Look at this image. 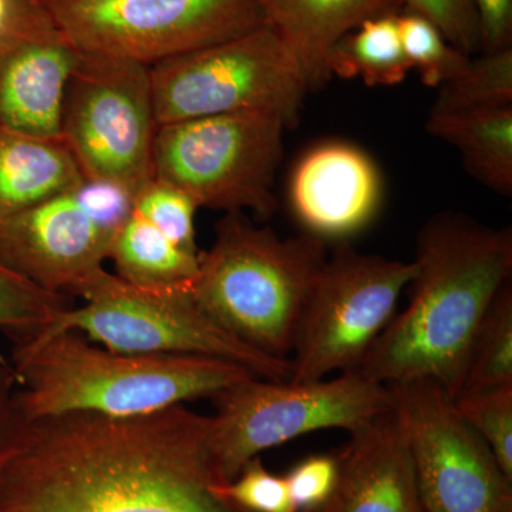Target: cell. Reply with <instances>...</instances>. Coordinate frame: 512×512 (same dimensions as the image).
Masks as SVG:
<instances>
[{
  "label": "cell",
  "mask_w": 512,
  "mask_h": 512,
  "mask_svg": "<svg viewBox=\"0 0 512 512\" xmlns=\"http://www.w3.org/2000/svg\"><path fill=\"white\" fill-rule=\"evenodd\" d=\"M228 483L211 417L69 413L26 421L0 457V512H248Z\"/></svg>",
  "instance_id": "1"
},
{
  "label": "cell",
  "mask_w": 512,
  "mask_h": 512,
  "mask_svg": "<svg viewBox=\"0 0 512 512\" xmlns=\"http://www.w3.org/2000/svg\"><path fill=\"white\" fill-rule=\"evenodd\" d=\"M413 262L409 305L352 372L387 386L430 379L454 400L478 323L511 279L512 232L436 215L417 235Z\"/></svg>",
  "instance_id": "2"
},
{
  "label": "cell",
  "mask_w": 512,
  "mask_h": 512,
  "mask_svg": "<svg viewBox=\"0 0 512 512\" xmlns=\"http://www.w3.org/2000/svg\"><path fill=\"white\" fill-rule=\"evenodd\" d=\"M10 366L28 421L69 413L144 416L212 399L255 377L217 357L114 352L74 330H40L18 340Z\"/></svg>",
  "instance_id": "3"
},
{
  "label": "cell",
  "mask_w": 512,
  "mask_h": 512,
  "mask_svg": "<svg viewBox=\"0 0 512 512\" xmlns=\"http://www.w3.org/2000/svg\"><path fill=\"white\" fill-rule=\"evenodd\" d=\"M328 255L325 241L315 235L281 238L234 212L218 222L211 248L200 252L191 292L235 338L265 355L289 359Z\"/></svg>",
  "instance_id": "4"
},
{
  "label": "cell",
  "mask_w": 512,
  "mask_h": 512,
  "mask_svg": "<svg viewBox=\"0 0 512 512\" xmlns=\"http://www.w3.org/2000/svg\"><path fill=\"white\" fill-rule=\"evenodd\" d=\"M83 301L46 330H74L114 352L217 357L259 379H291V360L265 355L221 328L195 301L191 286L146 288L106 272Z\"/></svg>",
  "instance_id": "5"
},
{
  "label": "cell",
  "mask_w": 512,
  "mask_h": 512,
  "mask_svg": "<svg viewBox=\"0 0 512 512\" xmlns=\"http://www.w3.org/2000/svg\"><path fill=\"white\" fill-rule=\"evenodd\" d=\"M158 126L237 113L298 124L309 92L301 67L269 26L150 66Z\"/></svg>",
  "instance_id": "6"
},
{
  "label": "cell",
  "mask_w": 512,
  "mask_h": 512,
  "mask_svg": "<svg viewBox=\"0 0 512 512\" xmlns=\"http://www.w3.org/2000/svg\"><path fill=\"white\" fill-rule=\"evenodd\" d=\"M211 447L231 483L252 458L319 430L352 433L392 409L387 384L356 372L315 382H274L249 377L212 397Z\"/></svg>",
  "instance_id": "7"
},
{
  "label": "cell",
  "mask_w": 512,
  "mask_h": 512,
  "mask_svg": "<svg viewBox=\"0 0 512 512\" xmlns=\"http://www.w3.org/2000/svg\"><path fill=\"white\" fill-rule=\"evenodd\" d=\"M281 117L237 113L158 126L154 177L180 188L198 207L227 214H275L276 171L284 157Z\"/></svg>",
  "instance_id": "8"
},
{
  "label": "cell",
  "mask_w": 512,
  "mask_h": 512,
  "mask_svg": "<svg viewBox=\"0 0 512 512\" xmlns=\"http://www.w3.org/2000/svg\"><path fill=\"white\" fill-rule=\"evenodd\" d=\"M157 130L150 66L82 53L64 100L62 138L84 178L136 195L154 178Z\"/></svg>",
  "instance_id": "9"
},
{
  "label": "cell",
  "mask_w": 512,
  "mask_h": 512,
  "mask_svg": "<svg viewBox=\"0 0 512 512\" xmlns=\"http://www.w3.org/2000/svg\"><path fill=\"white\" fill-rule=\"evenodd\" d=\"M414 262L357 252L340 241L326 259L296 330L292 382L352 372L396 315Z\"/></svg>",
  "instance_id": "10"
},
{
  "label": "cell",
  "mask_w": 512,
  "mask_h": 512,
  "mask_svg": "<svg viewBox=\"0 0 512 512\" xmlns=\"http://www.w3.org/2000/svg\"><path fill=\"white\" fill-rule=\"evenodd\" d=\"M82 53L154 66L266 25L259 0H40Z\"/></svg>",
  "instance_id": "11"
},
{
  "label": "cell",
  "mask_w": 512,
  "mask_h": 512,
  "mask_svg": "<svg viewBox=\"0 0 512 512\" xmlns=\"http://www.w3.org/2000/svg\"><path fill=\"white\" fill-rule=\"evenodd\" d=\"M423 512H512V481L446 390L430 379L389 384Z\"/></svg>",
  "instance_id": "12"
},
{
  "label": "cell",
  "mask_w": 512,
  "mask_h": 512,
  "mask_svg": "<svg viewBox=\"0 0 512 512\" xmlns=\"http://www.w3.org/2000/svg\"><path fill=\"white\" fill-rule=\"evenodd\" d=\"M114 237L77 187L0 222V264L45 291L83 298L106 274Z\"/></svg>",
  "instance_id": "13"
},
{
  "label": "cell",
  "mask_w": 512,
  "mask_h": 512,
  "mask_svg": "<svg viewBox=\"0 0 512 512\" xmlns=\"http://www.w3.org/2000/svg\"><path fill=\"white\" fill-rule=\"evenodd\" d=\"M382 178L372 158L352 144L323 143L293 168L289 202L293 214L320 239L356 234L375 217Z\"/></svg>",
  "instance_id": "14"
},
{
  "label": "cell",
  "mask_w": 512,
  "mask_h": 512,
  "mask_svg": "<svg viewBox=\"0 0 512 512\" xmlns=\"http://www.w3.org/2000/svg\"><path fill=\"white\" fill-rule=\"evenodd\" d=\"M338 480L315 512H423L409 441L396 407L350 433Z\"/></svg>",
  "instance_id": "15"
},
{
  "label": "cell",
  "mask_w": 512,
  "mask_h": 512,
  "mask_svg": "<svg viewBox=\"0 0 512 512\" xmlns=\"http://www.w3.org/2000/svg\"><path fill=\"white\" fill-rule=\"evenodd\" d=\"M80 59L55 23L0 52V126L62 137L64 100Z\"/></svg>",
  "instance_id": "16"
},
{
  "label": "cell",
  "mask_w": 512,
  "mask_h": 512,
  "mask_svg": "<svg viewBox=\"0 0 512 512\" xmlns=\"http://www.w3.org/2000/svg\"><path fill=\"white\" fill-rule=\"evenodd\" d=\"M269 26L301 67L309 92L332 79L330 55L366 20L399 13L400 0H259Z\"/></svg>",
  "instance_id": "17"
},
{
  "label": "cell",
  "mask_w": 512,
  "mask_h": 512,
  "mask_svg": "<svg viewBox=\"0 0 512 512\" xmlns=\"http://www.w3.org/2000/svg\"><path fill=\"white\" fill-rule=\"evenodd\" d=\"M84 180L62 137L30 136L0 126V222L76 190Z\"/></svg>",
  "instance_id": "18"
},
{
  "label": "cell",
  "mask_w": 512,
  "mask_h": 512,
  "mask_svg": "<svg viewBox=\"0 0 512 512\" xmlns=\"http://www.w3.org/2000/svg\"><path fill=\"white\" fill-rule=\"evenodd\" d=\"M426 130L456 148L468 173L498 194H512V107L430 111Z\"/></svg>",
  "instance_id": "19"
},
{
  "label": "cell",
  "mask_w": 512,
  "mask_h": 512,
  "mask_svg": "<svg viewBox=\"0 0 512 512\" xmlns=\"http://www.w3.org/2000/svg\"><path fill=\"white\" fill-rule=\"evenodd\" d=\"M110 259L117 276L146 288L191 286L200 264V254L178 247L134 210L113 239Z\"/></svg>",
  "instance_id": "20"
},
{
  "label": "cell",
  "mask_w": 512,
  "mask_h": 512,
  "mask_svg": "<svg viewBox=\"0 0 512 512\" xmlns=\"http://www.w3.org/2000/svg\"><path fill=\"white\" fill-rule=\"evenodd\" d=\"M399 13L366 20L333 49L332 77L360 79L366 86H396L412 70L400 40Z\"/></svg>",
  "instance_id": "21"
},
{
  "label": "cell",
  "mask_w": 512,
  "mask_h": 512,
  "mask_svg": "<svg viewBox=\"0 0 512 512\" xmlns=\"http://www.w3.org/2000/svg\"><path fill=\"white\" fill-rule=\"evenodd\" d=\"M508 383H512L511 279L501 286L474 332L460 394Z\"/></svg>",
  "instance_id": "22"
},
{
  "label": "cell",
  "mask_w": 512,
  "mask_h": 512,
  "mask_svg": "<svg viewBox=\"0 0 512 512\" xmlns=\"http://www.w3.org/2000/svg\"><path fill=\"white\" fill-rule=\"evenodd\" d=\"M512 107V47L468 59L466 66L441 84L430 111Z\"/></svg>",
  "instance_id": "23"
},
{
  "label": "cell",
  "mask_w": 512,
  "mask_h": 512,
  "mask_svg": "<svg viewBox=\"0 0 512 512\" xmlns=\"http://www.w3.org/2000/svg\"><path fill=\"white\" fill-rule=\"evenodd\" d=\"M70 303L66 296L45 291L18 272L0 264V333L16 342L49 329Z\"/></svg>",
  "instance_id": "24"
},
{
  "label": "cell",
  "mask_w": 512,
  "mask_h": 512,
  "mask_svg": "<svg viewBox=\"0 0 512 512\" xmlns=\"http://www.w3.org/2000/svg\"><path fill=\"white\" fill-rule=\"evenodd\" d=\"M397 22L404 55L426 86L439 89L441 84L453 79L471 57L451 46L437 26L419 13L406 10L399 13Z\"/></svg>",
  "instance_id": "25"
},
{
  "label": "cell",
  "mask_w": 512,
  "mask_h": 512,
  "mask_svg": "<svg viewBox=\"0 0 512 512\" xmlns=\"http://www.w3.org/2000/svg\"><path fill=\"white\" fill-rule=\"evenodd\" d=\"M454 406L483 437L498 466L512 481V383L460 394Z\"/></svg>",
  "instance_id": "26"
},
{
  "label": "cell",
  "mask_w": 512,
  "mask_h": 512,
  "mask_svg": "<svg viewBox=\"0 0 512 512\" xmlns=\"http://www.w3.org/2000/svg\"><path fill=\"white\" fill-rule=\"evenodd\" d=\"M197 202L180 188L154 177L134 195L133 210L160 229L178 247L200 254L195 241Z\"/></svg>",
  "instance_id": "27"
},
{
  "label": "cell",
  "mask_w": 512,
  "mask_h": 512,
  "mask_svg": "<svg viewBox=\"0 0 512 512\" xmlns=\"http://www.w3.org/2000/svg\"><path fill=\"white\" fill-rule=\"evenodd\" d=\"M225 494L248 512H299L285 476H276L255 457L242 468Z\"/></svg>",
  "instance_id": "28"
},
{
  "label": "cell",
  "mask_w": 512,
  "mask_h": 512,
  "mask_svg": "<svg viewBox=\"0 0 512 512\" xmlns=\"http://www.w3.org/2000/svg\"><path fill=\"white\" fill-rule=\"evenodd\" d=\"M403 8L419 13L437 26L451 46L473 56L481 50L480 23L474 0H400Z\"/></svg>",
  "instance_id": "29"
},
{
  "label": "cell",
  "mask_w": 512,
  "mask_h": 512,
  "mask_svg": "<svg viewBox=\"0 0 512 512\" xmlns=\"http://www.w3.org/2000/svg\"><path fill=\"white\" fill-rule=\"evenodd\" d=\"M338 454L306 457L286 474L299 512H315L328 503L338 480Z\"/></svg>",
  "instance_id": "30"
},
{
  "label": "cell",
  "mask_w": 512,
  "mask_h": 512,
  "mask_svg": "<svg viewBox=\"0 0 512 512\" xmlns=\"http://www.w3.org/2000/svg\"><path fill=\"white\" fill-rule=\"evenodd\" d=\"M52 25L40 0H0V52Z\"/></svg>",
  "instance_id": "31"
},
{
  "label": "cell",
  "mask_w": 512,
  "mask_h": 512,
  "mask_svg": "<svg viewBox=\"0 0 512 512\" xmlns=\"http://www.w3.org/2000/svg\"><path fill=\"white\" fill-rule=\"evenodd\" d=\"M480 23L481 50L512 47V0H474Z\"/></svg>",
  "instance_id": "32"
},
{
  "label": "cell",
  "mask_w": 512,
  "mask_h": 512,
  "mask_svg": "<svg viewBox=\"0 0 512 512\" xmlns=\"http://www.w3.org/2000/svg\"><path fill=\"white\" fill-rule=\"evenodd\" d=\"M18 393L19 384L12 366L0 360V457L28 421L20 410Z\"/></svg>",
  "instance_id": "33"
}]
</instances>
